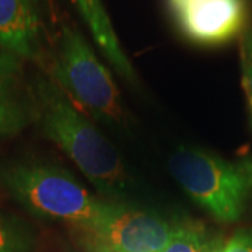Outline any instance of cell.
Returning a JSON list of instances; mask_svg holds the SVG:
<instances>
[{"mask_svg":"<svg viewBox=\"0 0 252 252\" xmlns=\"http://www.w3.org/2000/svg\"><path fill=\"white\" fill-rule=\"evenodd\" d=\"M241 66H243V84L252 112V30L244 34L241 42Z\"/></svg>","mask_w":252,"mask_h":252,"instance_id":"cell-12","label":"cell"},{"mask_svg":"<svg viewBox=\"0 0 252 252\" xmlns=\"http://www.w3.org/2000/svg\"><path fill=\"white\" fill-rule=\"evenodd\" d=\"M168 170L189 198L220 221H235L252 193V162H231L195 147H180Z\"/></svg>","mask_w":252,"mask_h":252,"instance_id":"cell-3","label":"cell"},{"mask_svg":"<svg viewBox=\"0 0 252 252\" xmlns=\"http://www.w3.org/2000/svg\"><path fill=\"white\" fill-rule=\"evenodd\" d=\"M221 252H252V230H241L221 248Z\"/></svg>","mask_w":252,"mask_h":252,"instance_id":"cell-13","label":"cell"},{"mask_svg":"<svg viewBox=\"0 0 252 252\" xmlns=\"http://www.w3.org/2000/svg\"><path fill=\"white\" fill-rule=\"evenodd\" d=\"M0 177L10 195L28 212L77 228L98 221L111 205L91 195L70 172L51 164H11Z\"/></svg>","mask_w":252,"mask_h":252,"instance_id":"cell-2","label":"cell"},{"mask_svg":"<svg viewBox=\"0 0 252 252\" xmlns=\"http://www.w3.org/2000/svg\"><path fill=\"white\" fill-rule=\"evenodd\" d=\"M36 0H0V49L17 58H34L41 41Z\"/></svg>","mask_w":252,"mask_h":252,"instance_id":"cell-7","label":"cell"},{"mask_svg":"<svg viewBox=\"0 0 252 252\" xmlns=\"http://www.w3.org/2000/svg\"><path fill=\"white\" fill-rule=\"evenodd\" d=\"M52 80L73 104L107 124L122 119L119 90L80 31L63 24L52 63Z\"/></svg>","mask_w":252,"mask_h":252,"instance_id":"cell-4","label":"cell"},{"mask_svg":"<svg viewBox=\"0 0 252 252\" xmlns=\"http://www.w3.org/2000/svg\"><path fill=\"white\" fill-rule=\"evenodd\" d=\"M177 225L154 212L111 202L94 224L79 228L89 252H161Z\"/></svg>","mask_w":252,"mask_h":252,"instance_id":"cell-5","label":"cell"},{"mask_svg":"<svg viewBox=\"0 0 252 252\" xmlns=\"http://www.w3.org/2000/svg\"><path fill=\"white\" fill-rule=\"evenodd\" d=\"M86 26L90 30L91 35L97 42L99 49L108 62L114 66L122 77L133 83L136 80L135 69L129 62L122 46L118 41L117 32L112 27L111 18L108 17L107 9L102 0H72Z\"/></svg>","mask_w":252,"mask_h":252,"instance_id":"cell-9","label":"cell"},{"mask_svg":"<svg viewBox=\"0 0 252 252\" xmlns=\"http://www.w3.org/2000/svg\"><path fill=\"white\" fill-rule=\"evenodd\" d=\"M34 104L31 91L21 90L20 58L0 52V139L17 135L28 125Z\"/></svg>","mask_w":252,"mask_h":252,"instance_id":"cell-8","label":"cell"},{"mask_svg":"<svg viewBox=\"0 0 252 252\" xmlns=\"http://www.w3.org/2000/svg\"><path fill=\"white\" fill-rule=\"evenodd\" d=\"M35 234L20 217L0 213V252H32Z\"/></svg>","mask_w":252,"mask_h":252,"instance_id":"cell-10","label":"cell"},{"mask_svg":"<svg viewBox=\"0 0 252 252\" xmlns=\"http://www.w3.org/2000/svg\"><path fill=\"white\" fill-rule=\"evenodd\" d=\"M220 248L198 225H177L161 252H217Z\"/></svg>","mask_w":252,"mask_h":252,"instance_id":"cell-11","label":"cell"},{"mask_svg":"<svg viewBox=\"0 0 252 252\" xmlns=\"http://www.w3.org/2000/svg\"><path fill=\"white\" fill-rule=\"evenodd\" d=\"M181 32L199 45H221L241 32L244 0H170Z\"/></svg>","mask_w":252,"mask_h":252,"instance_id":"cell-6","label":"cell"},{"mask_svg":"<svg viewBox=\"0 0 252 252\" xmlns=\"http://www.w3.org/2000/svg\"><path fill=\"white\" fill-rule=\"evenodd\" d=\"M31 95L44 135L72 158L104 196L125 199L129 180L114 146L77 111L52 79H39Z\"/></svg>","mask_w":252,"mask_h":252,"instance_id":"cell-1","label":"cell"}]
</instances>
